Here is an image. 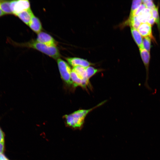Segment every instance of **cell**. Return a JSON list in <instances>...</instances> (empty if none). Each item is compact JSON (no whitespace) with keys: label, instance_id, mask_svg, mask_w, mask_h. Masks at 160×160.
Instances as JSON below:
<instances>
[{"label":"cell","instance_id":"6da1fadb","mask_svg":"<svg viewBox=\"0 0 160 160\" xmlns=\"http://www.w3.org/2000/svg\"><path fill=\"white\" fill-rule=\"evenodd\" d=\"M105 101L87 110H79L70 114L65 115L64 117L66 125L74 129H81L87 114L94 109L103 104Z\"/></svg>","mask_w":160,"mask_h":160},{"label":"cell","instance_id":"7a4b0ae2","mask_svg":"<svg viewBox=\"0 0 160 160\" xmlns=\"http://www.w3.org/2000/svg\"><path fill=\"white\" fill-rule=\"evenodd\" d=\"M24 45L43 53L55 59H58L60 56L59 51L56 47H49L38 42L32 40Z\"/></svg>","mask_w":160,"mask_h":160},{"label":"cell","instance_id":"3957f363","mask_svg":"<svg viewBox=\"0 0 160 160\" xmlns=\"http://www.w3.org/2000/svg\"><path fill=\"white\" fill-rule=\"evenodd\" d=\"M57 63L61 77L63 81L69 85L73 84L71 77V71L69 66L66 62L60 58L57 59Z\"/></svg>","mask_w":160,"mask_h":160},{"label":"cell","instance_id":"277c9868","mask_svg":"<svg viewBox=\"0 0 160 160\" xmlns=\"http://www.w3.org/2000/svg\"><path fill=\"white\" fill-rule=\"evenodd\" d=\"M29 1L27 0L11 1L10 9L12 14L16 15L17 14L30 9Z\"/></svg>","mask_w":160,"mask_h":160},{"label":"cell","instance_id":"5b68a950","mask_svg":"<svg viewBox=\"0 0 160 160\" xmlns=\"http://www.w3.org/2000/svg\"><path fill=\"white\" fill-rule=\"evenodd\" d=\"M36 41L49 47H56L57 44L56 41L51 36L43 32L38 33Z\"/></svg>","mask_w":160,"mask_h":160},{"label":"cell","instance_id":"8992f818","mask_svg":"<svg viewBox=\"0 0 160 160\" xmlns=\"http://www.w3.org/2000/svg\"><path fill=\"white\" fill-rule=\"evenodd\" d=\"M137 30L143 38L148 37L155 41L152 34L151 25L147 23H141Z\"/></svg>","mask_w":160,"mask_h":160},{"label":"cell","instance_id":"52a82bcc","mask_svg":"<svg viewBox=\"0 0 160 160\" xmlns=\"http://www.w3.org/2000/svg\"><path fill=\"white\" fill-rule=\"evenodd\" d=\"M66 60L68 63L73 67L80 66L86 68L91 65V63L87 60L79 58H67Z\"/></svg>","mask_w":160,"mask_h":160},{"label":"cell","instance_id":"ba28073f","mask_svg":"<svg viewBox=\"0 0 160 160\" xmlns=\"http://www.w3.org/2000/svg\"><path fill=\"white\" fill-rule=\"evenodd\" d=\"M30 28L34 32L39 33L42 29L41 23L39 19L33 15L29 24Z\"/></svg>","mask_w":160,"mask_h":160},{"label":"cell","instance_id":"9c48e42d","mask_svg":"<svg viewBox=\"0 0 160 160\" xmlns=\"http://www.w3.org/2000/svg\"><path fill=\"white\" fill-rule=\"evenodd\" d=\"M33 15V14L30 8L17 14L16 16L25 23L28 25Z\"/></svg>","mask_w":160,"mask_h":160},{"label":"cell","instance_id":"30bf717a","mask_svg":"<svg viewBox=\"0 0 160 160\" xmlns=\"http://www.w3.org/2000/svg\"><path fill=\"white\" fill-rule=\"evenodd\" d=\"M137 16L141 23H147L148 20L152 17L151 10L146 8Z\"/></svg>","mask_w":160,"mask_h":160},{"label":"cell","instance_id":"8fae6325","mask_svg":"<svg viewBox=\"0 0 160 160\" xmlns=\"http://www.w3.org/2000/svg\"><path fill=\"white\" fill-rule=\"evenodd\" d=\"M79 77L82 80L89 82V79L87 77L86 68L80 66L73 67V69Z\"/></svg>","mask_w":160,"mask_h":160},{"label":"cell","instance_id":"7c38bea8","mask_svg":"<svg viewBox=\"0 0 160 160\" xmlns=\"http://www.w3.org/2000/svg\"><path fill=\"white\" fill-rule=\"evenodd\" d=\"M131 31L132 36L134 41L139 47V49L144 48L142 38L138 30L131 27Z\"/></svg>","mask_w":160,"mask_h":160},{"label":"cell","instance_id":"4fadbf2b","mask_svg":"<svg viewBox=\"0 0 160 160\" xmlns=\"http://www.w3.org/2000/svg\"><path fill=\"white\" fill-rule=\"evenodd\" d=\"M11 1L0 0V9L5 14H12L10 9Z\"/></svg>","mask_w":160,"mask_h":160},{"label":"cell","instance_id":"5bb4252c","mask_svg":"<svg viewBox=\"0 0 160 160\" xmlns=\"http://www.w3.org/2000/svg\"><path fill=\"white\" fill-rule=\"evenodd\" d=\"M129 25L131 27L137 30L141 24L137 19V16H134L129 17Z\"/></svg>","mask_w":160,"mask_h":160},{"label":"cell","instance_id":"9a60e30c","mask_svg":"<svg viewBox=\"0 0 160 160\" xmlns=\"http://www.w3.org/2000/svg\"><path fill=\"white\" fill-rule=\"evenodd\" d=\"M152 17L154 19L155 22L157 25L158 29L160 30V19L158 12V7L151 10Z\"/></svg>","mask_w":160,"mask_h":160},{"label":"cell","instance_id":"2e32d148","mask_svg":"<svg viewBox=\"0 0 160 160\" xmlns=\"http://www.w3.org/2000/svg\"><path fill=\"white\" fill-rule=\"evenodd\" d=\"M151 39L148 37H144L143 40V45L144 49L150 52L151 45Z\"/></svg>","mask_w":160,"mask_h":160},{"label":"cell","instance_id":"e0dca14e","mask_svg":"<svg viewBox=\"0 0 160 160\" xmlns=\"http://www.w3.org/2000/svg\"><path fill=\"white\" fill-rule=\"evenodd\" d=\"M86 69L89 79L98 71V70L90 66L86 68Z\"/></svg>","mask_w":160,"mask_h":160},{"label":"cell","instance_id":"ac0fdd59","mask_svg":"<svg viewBox=\"0 0 160 160\" xmlns=\"http://www.w3.org/2000/svg\"><path fill=\"white\" fill-rule=\"evenodd\" d=\"M142 2L145 5L146 8L151 10H152L156 7L155 4L152 0H142Z\"/></svg>","mask_w":160,"mask_h":160},{"label":"cell","instance_id":"d6986e66","mask_svg":"<svg viewBox=\"0 0 160 160\" xmlns=\"http://www.w3.org/2000/svg\"><path fill=\"white\" fill-rule=\"evenodd\" d=\"M142 3V0H133L130 15H131L133 12L139 7Z\"/></svg>","mask_w":160,"mask_h":160},{"label":"cell","instance_id":"ffe728a7","mask_svg":"<svg viewBox=\"0 0 160 160\" xmlns=\"http://www.w3.org/2000/svg\"><path fill=\"white\" fill-rule=\"evenodd\" d=\"M146 8V7L144 4H141L133 12L131 15H130L129 17H132L134 16H137Z\"/></svg>","mask_w":160,"mask_h":160},{"label":"cell","instance_id":"44dd1931","mask_svg":"<svg viewBox=\"0 0 160 160\" xmlns=\"http://www.w3.org/2000/svg\"><path fill=\"white\" fill-rule=\"evenodd\" d=\"M5 135L0 126V143L4 144Z\"/></svg>","mask_w":160,"mask_h":160},{"label":"cell","instance_id":"7402d4cb","mask_svg":"<svg viewBox=\"0 0 160 160\" xmlns=\"http://www.w3.org/2000/svg\"><path fill=\"white\" fill-rule=\"evenodd\" d=\"M5 150L4 144L0 143V153H4Z\"/></svg>","mask_w":160,"mask_h":160},{"label":"cell","instance_id":"603a6c76","mask_svg":"<svg viewBox=\"0 0 160 160\" xmlns=\"http://www.w3.org/2000/svg\"><path fill=\"white\" fill-rule=\"evenodd\" d=\"M155 22V19L153 17H152L149 18L147 22L148 23L150 24L151 26L154 24Z\"/></svg>","mask_w":160,"mask_h":160},{"label":"cell","instance_id":"cb8c5ba5","mask_svg":"<svg viewBox=\"0 0 160 160\" xmlns=\"http://www.w3.org/2000/svg\"><path fill=\"white\" fill-rule=\"evenodd\" d=\"M0 160H10L4 153H0Z\"/></svg>","mask_w":160,"mask_h":160},{"label":"cell","instance_id":"d4e9b609","mask_svg":"<svg viewBox=\"0 0 160 160\" xmlns=\"http://www.w3.org/2000/svg\"><path fill=\"white\" fill-rule=\"evenodd\" d=\"M5 15V14L0 9V17Z\"/></svg>","mask_w":160,"mask_h":160}]
</instances>
